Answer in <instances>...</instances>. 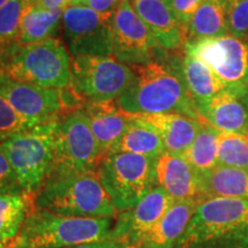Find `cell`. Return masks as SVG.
Masks as SVG:
<instances>
[{"mask_svg":"<svg viewBox=\"0 0 248 248\" xmlns=\"http://www.w3.org/2000/svg\"><path fill=\"white\" fill-rule=\"evenodd\" d=\"M182 59L167 53L150 63L131 66L133 78L117 99L121 107L132 114H181L203 121L186 86Z\"/></svg>","mask_w":248,"mask_h":248,"instance_id":"1","label":"cell"},{"mask_svg":"<svg viewBox=\"0 0 248 248\" xmlns=\"http://www.w3.org/2000/svg\"><path fill=\"white\" fill-rule=\"evenodd\" d=\"M33 207L66 217L116 218L119 215L97 171L49 175L33 197Z\"/></svg>","mask_w":248,"mask_h":248,"instance_id":"2","label":"cell"},{"mask_svg":"<svg viewBox=\"0 0 248 248\" xmlns=\"http://www.w3.org/2000/svg\"><path fill=\"white\" fill-rule=\"evenodd\" d=\"M176 248H248V200H202Z\"/></svg>","mask_w":248,"mask_h":248,"instance_id":"3","label":"cell"},{"mask_svg":"<svg viewBox=\"0 0 248 248\" xmlns=\"http://www.w3.org/2000/svg\"><path fill=\"white\" fill-rule=\"evenodd\" d=\"M71 59L59 38L18 43L0 52V71L11 78L42 88L64 89L70 85Z\"/></svg>","mask_w":248,"mask_h":248,"instance_id":"4","label":"cell"},{"mask_svg":"<svg viewBox=\"0 0 248 248\" xmlns=\"http://www.w3.org/2000/svg\"><path fill=\"white\" fill-rule=\"evenodd\" d=\"M115 218L66 217L32 207L16 238L18 248H68L111 240Z\"/></svg>","mask_w":248,"mask_h":248,"instance_id":"5","label":"cell"},{"mask_svg":"<svg viewBox=\"0 0 248 248\" xmlns=\"http://www.w3.org/2000/svg\"><path fill=\"white\" fill-rule=\"evenodd\" d=\"M60 117H53L1 141L23 193L33 198L53 168L55 132Z\"/></svg>","mask_w":248,"mask_h":248,"instance_id":"6","label":"cell"},{"mask_svg":"<svg viewBox=\"0 0 248 248\" xmlns=\"http://www.w3.org/2000/svg\"><path fill=\"white\" fill-rule=\"evenodd\" d=\"M156 160L132 153H111L102 157L98 177L117 213L135 208L156 186Z\"/></svg>","mask_w":248,"mask_h":248,"instance_id":"7","label":"cell"},{"mask_svg":"<svg viewBox=\"0 0 248 248\" xmlns=\"http://www.w3.org/2000/svg\"><path fill=\"white\" fill-rule=\"evenodd\" d=\"M185 55L206 63L225 89L244 99L248 95V39L229 33L221 37L190 38Z\"/></svg>","mask_w":248,"mask_h":248,"instance_id":"8","label":"cell"},{"mask_svg":"<svg viewBox=\"0 0 248 248\" xmlns=\"http://www.w3.org/2000/svg\"><path fill=\"white\" fill-rule=\"evenodd\" d=\"M102 154L85 111L60 117L54 144V162L49 175L97 171Z\"/></svg>","mask_w":248,"mask_h":248,"instance_id":"9","label":"cell"},{"mask_svg":"<svg viewBox=\"0 0 248 248\" xmlns=\"http://www.w3.org/2000/svg\"><path fill=\"white\" fill-rule=\"evenodd\" d=\"M70 71V86L85 101L119 99L133 78L132 68L114 57H73Z\"/></svg>","mask_w":248,"mask_h":248,"instance_id":"10","label":"cell"},{"mask_svg":"<svg viewBox=\"0 0 248 248\" xmlns=\"http://www.w3.org/2000/svg\"><path fill=\"white\" fill-rule=\"evenodd\" d=\"M113 57L126 66H142L164 57V49L138 16L130 0H121L113 13Z\"/></svg>","mask_w":248,"mask_h":248,"instance_id":"11","label":"cell"},{"mask_svg":"<svg viewBox=\"0 0 248 248\" xmlns=\"http://www.w3.org/2000/svg\"><path fill=\"white\" fill-rule=\"evenodd\" d=\"M113 14H101L79 5L63 9L62 31L73 57H113Z\"/></svg>","mask_w":248,"mask_h":248,"instance_id":"12","label":"cell"},{"mask_svg":"<svg viewBox=\"0 0 248 248\" xmlns=\"http://www.w3.org/2000/svg\"><path fill=\"white\" fill-rule=\"evenodd\" d=\"M173 202L175 200L161 186H154L135 208L117 215L111 238L123 241L130 248H138Z\"/></svg>","mask_w":248,"mask_h":248,"instance_id":"13","label":"cell"},{"mask_svg":"<svg viewBox=\"0 0 248 248\" xmlns=\"http://www.w3.org/2000/svg\"><path fill=\"white\" fill-rule=\"evenodd\" d=\"M0 94L24 119L44 122L62 116L60 90L23 83L0 71Z\"/></svg>","mask_w":248,"mask_h":248,"instance_id":"14","label":"cell"},{"mask_svg":"<svg viewBox=\"0 0 248 248\" xmlns=\"http://www.w3.org/2000/svg\"><path fill=\"white\" fill-rule=\"evenodd\" d=\"M83 110L90 121L102 157L110 153L136 117V114L124 110L116 99L86 101Z\"/></svg>","mask_w":248,"mask_h":248,"instance_id":"15","label":"cell"},{"mask_svg":"<svg viewBox=\"0 0 248 248\" xmlns=\"http://www.w3.org/2000/svg\"><path fill=\"white\" fill-rule=\"evenodd\" d=\"M130 4L164 49L178 51L184 47L187 31L169 0H130Z\"/></svg>","mask_w":248,"mask_h":248,"instance_id":"16","label":"cell"},{"mask_svg":"<svg viewBox=\"0 0 248 248\" xmlns=\"http://www.w3.org/2000/svg\"><path fill=\"white\" fill-rule=\"evenodd\" d=\"M156 185L161 186L175 201L200 200L199 173L183 155L164 152L156 160L155 166Z\"/></svg>","mask_w":248,"mask_h":248,"instance_id":"17","label":"cell"},{"mask_svg":"<svg viewBox=\"0 0 248 248\" xmlns=\"http://www.w3.org/2000/svg\"><path fill=\"white\" fill-rule=\"evenodd\" d=\"M201 119L223 132L248 133V111L245 100L224 90L197 105Z\"/></svg>","mask_w":248,"mask_h":248,"instance_id":"18","label":"cell"},{"mask_svg":"<svg viewBox=\"0 0 248 248\" xmlns=\"http://www.w3.org/2000/svg\"><path fill=\"white\" fill-rule=\"evenodd\" d=\"M162 138L170 153L184 155L200 131L203 121L181 114H138Z\"/></svg>","mask_w":248,"mask_h":248,"instance_id":"19","label":"cell"},{"mask_svg":"<svg viewBox=\"0 0 248 248\" xmlns=\"http://www.w3.org/2000/svg\"><path fill=\"white\" fill-rule=\"evenodd\" d=\"M200 200L175 201L138 248H176Z\"/></svg>","mask_w":248,"mask_h":248,"instance_id":"20","label":"cell"},{"mask_svg":"<svg viewBox=\"0 0 248 248\" xmlns=\"http://www.w3.org/2000/svg\"><path fill=\"white\" fill-rule=\"evenodd\" d=\"M199 181L203 200L217 197L248 200V170L216 166L199 173Z\"/></svg>","mask_w":248,"mask_h":248,"instance_id":"21","label":"cell"},{"mask_svg":"<svg viewBox=\"0 0 248 248\" xmlns=\"http://www.w3.org/2000/svg\"><path fill=\"white\" fill-rule=\"evenodd\" d=\"M164 152L166 147L156 130L136 114L135 120L130 123L128 130L124 132L122 138L117 141L109 154L132 153L144 155L151 159H159Z\"/></svg>","mask_w":248,"mask_h":248,"instance_id":"22","label":"cell"},{"mask_svg":"<svg viewBox=\"0 0 248 248\" xmlns=\"http://www.w3.org/2000/svg\"><path fill=\"white\" fill-rule=\"evenodd\" d=\"M63 9H45L29 0L21 17L18 43H36L52 38L62 21Z\"/></svg>","mask_w":248,"mask_h":248,"instance_id":"23","label":"cell"},{"mask_svg":"<svg viewBox=\"0 0 248 248\" xmlns=\"http://www.w3.org/2000/svg\"><path fill=\"white\" fill-rule=\"evenodd\" d=\"M182 69L186 86L195 105L209 100L226 90L215 73L206 63L197 59L185 55L182 59Z\"/></svg>","mask_w":248,"mask_h":248,"instance_id":"24","label":"cell"},{"mask_svg":"<svg viewBox=\"0 0 248 248\" xmlns=\"http://www.w3.org/2000/svg\"><path fill=\"white\" fill-rule=\"evenodd\" d=\"M226 2L228 0H206L191 18L187 39L229 35Z\"/></svg>","mask_w":248,"mask_h":248,"instance_id":"25","label":"cell"},{"mask_svg":"<svg viewBox=\"0 0 248 248\" xmlns=\"http://www.w3.org/2000/svg\"><path fill=\"white\" fill-rule=\"evenodd\" d=\"M32 207L33 198L27 194H0V241L17 237Z\"/></svg>","mask_w":248,"mask_h":248,"instance_id":"26","label":"cell"},{"mask_svg":"<svg viewBox=\"0 0 248 248\" xmlns=\"http://www.w3.org/2000/svg\"><path fill=\"white\" fill-rule=\"evenodd\" d=\"M219 130L207 122H202L200 131L194 141L183 156L193 167L198 173L209 171L217 166Z\"/></svg>","mask_w":248,"mask_h":248,"instance_id":"27","label":"cell"},{"mask_svg":"<svg viewBox=\"0 0 248 248\" xmlns=\"http://www.w3.org/2000/svg\"><path fill=\"white\" fill-rule=\"evenodd\" d=\"M217 166L248 170V133L219 132Z\"/></svg>","mask_w":248,"mask_h":248,"instance_id":"28","label":"cell"},{"mask_svg":"<svg viewBox=\"0 0 248 248\" xmlns=\"http://www.w3.org/2000/svg\"><path fill=\"white\" fill-rule=\"evenodd\" d=\"M28 0H9L0 8V52L17 42L21 17Z\"/></svg>","mask_w":248,"mask_h":248,"instance_id":"29","label":"cell"},{"mask_svg":"<svg viewBox=\"0 0 248 248\" xmlns=\"http://www.w3.org/2000/svg\"><path fill=\"white\" fill-rule=\"evenodd\" d=\"M45 122V121H44ZM42 122L24 119L0 94V141Z\"/></svg>","mask_w":248,"mask_h":248,"instance_id":"30","label":"cell"},{"mask_svg":"<svg viewBox=\"0 0 248 248\" xmlns=\"http://www.w3.org/2000/svg\"><path fill=\"white\" fill-rule=\"evenodd\" d=\"M226 21L230 35L248 39V0H228Z\"/></svg>","mask_w":248,"mask_h":248,"instance_id":"31","label":"cell"},{"mask_svg":"<svg viewBox=\"0 0 248 248\" xmlns=\"http://www.w3.org/2000/svg\"><path fill=\"white\" fill-rule=\"evenodd\" d=\"M0 194H24L0 141Z\"/></svg>","mask_w":248,"mask_h":248,"instance_id":"32","label":"cell"},{"mask_svg":"<svg viewBox=\"0 0 248 248\" xmlns=\"http://www.w3.org/2000/svg\"><path fill=\"white\" fill-rule=\"evenodd\" d=\"M169 1L182 26L187 31L192 16L206 0H169Z\"/></svg>","mask_w":248,"mask_h":248,"instance_id":"33","label":"cell"},{"mask_svg":"<svg viewBox=\"0 0 248 248\" xmlns=\"http://www.w3.org/2000/svg\"><path fill=\"white\" fill-rule=\"evenodd\" d=\"M121 0H73L71 5L85 6L101 14H113Z\"/></svg>","mask_w":248,"mask_h":248,"instance_id":"34","label":"cell"},{"mask_svg":"<svg viewBox=\"0 0 248 248\" xmlns=\"http://www.w3.org/2000/svg\"><path fill=\"white\" fill-rule=\"evenodd\" d=\"M68 248H130V247L125 243H123V241L111 239V240L98 241V243L77 245V246L68 247Z\"/></svg>","mask_w":248,"mask_h":248,"instance_id":"35","label":"cell"},{"mask_svg":"<svg viewBox=\"0 0 248 248\" xmlns=\"http://www.w3.org/2000/svg\"><path fill=\"white\" fill-rule=\"evenodd\" d=\"M29 1L45 9H64L71 5L73 0H29Z\"/></svg>","mask_w":248,"mask_h":248,"instance_id":"36","label":"cell"},{"mask_svg":"<svg viewBox=\"0 0 248 248\" xmlns=\"http://www.w3.org/2000/svg\"><path fill=\"white\" fill-rule=\"evenodd\" d=\"M0 248H18L15 239L8 241H0Z\"/></svg>","mask_w":248,"mask_h":248,"instance_id":"37","label":"cell"},{"mask_svg":"<svg viewBox=\"0 0 248 248\" xmlns=\"http://www.w3.org/2000/svg\"><path fill=\"white\" fill-rule=\"evenodd\" d=\"M8 1H9V0H0V8H1L4 5L7 4Z\"/></svg>","mask_w":248,"mask_h":248,"instance_id":"38","label":"cell"},{"mask_svg":"<svg viewBox=\"0 0 248 248\" xmlns=\"http://www.w3.org/2000/svg\"><path fill=\"white\" fill-rule=\"evenodd\" d=\"M245 105H246V108H247V111H248V95L246 98H245Z\"/></svg>","mask_w":248,"mask_h":248,"instance_id":"39","label":"cell"}]
</instances>
